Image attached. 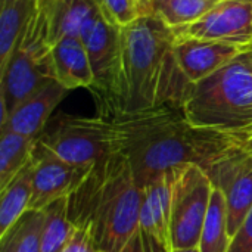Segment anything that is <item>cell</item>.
I'll use <instances>...</instances> for the list:
<instances>
[{"label": "cell", "instance_id": "cell-17", "mask_svg": "<svg viewBox=\"0 0 252 252\" xmlns=\"http://www.w3.org/2000/svg\"><path fill=\"white\" fill-rule=\"evenodd\" d=\"M37 0H15L0 10V72L6 68L10 56L21 40Z\"/></svg>", "mask_w": 252, "mask_h": 252}, {"label": "cell", "instance_id": "cell-14", "mask_svg": "<svg viewBox=\"0 0 252 252\" xmlns=\"http://www.w3.org/2000/svg\"><path fill=\"white\" fill-rule=\"evenodd\" d=\"M50 65L53 80L66 90L89 89L94 83V74L80 37H65L50 49Z\"/></svg>", "mask_w": 252, "mask_h": 252}, {"label": "cell", "instance_id": "cell-29", "mask_svg": "<svg viewBox=\"0 0 252 252\" xmlns=\"http://www.w3.org/2000/svg\"><path fill=\"white\" fill-rule=\"evenodd\" d=\"M1 1V6H6V4H9V3H13L15 0H0Z\"/></svg>", "mask_w": 252, "mask_h": 252}, {"label": "cell", "instance_id": "cell-19", "mask_svg": "<svg viewBox=\"0 0 252 252\" xmlns=\"http://www.w3.org/2000/svg\"><path fill=\"white\" fill-rule=\"evenodd\" d=\"M220 0H152L145 13H152L173 30L183 28L202 18Z\"/></svg>", "mask_w": 252, "mask_h": 252}, {"label": "cell", "instance_id": "cell-5", "mask_svg": "<svg viewBox=\"0 0 252 252\" xmlns=\"http://www.w3.org/2000/svg\"><path fill=\"white\" fill-rule=\"evenodd\" d=\"M50 43L41 9L35 4L27 28L18 41L9 63L0 72V123L22 102L53 80Z\"/></svg>", "mask_w": 252, "mask_h": 252}, {"label": "cell", "instance_id": "cell-28", "mask_svg": "<svg viewBox=\"0 0 252 252\" xmlns=\"http://www.w3.org/2000/svg\"><path fill=\"white\" fill-rule=\"evenodd\" d=\"M0 252H12V251H10L6 245H1V244H0Z\"/></svg>", "mask_w": 252, "mask_h": 252}, {"label": "cell", "instance_id": "cell-8", "mask_svg": "<svg viewBox=\"0 0 252 252\" xmlns=\"http://www.w3.org/2000/svg\"><path fill=\"white\" fill-rule=\"evenodd\" d=\"M214 186L226 199L230 238L252 210V152L238 145L217 158L207 170Z\"/></svg>", "mask_w": 252, "mask_h": 252}, {"label": "cell", "instance_id": "cell-13", "mask_svg": "<svg viewBox=\"0 0 252 252\" xmlns=\"http://www.w3.org/2000/svg\"><path fill=\"white\" fill-rule=\"evenodd\" d=\"M68 92L69 90H66L56 80L49 81L38 92L22 102L3 123H0V130L38 139L47 127L53 111L63 100Z\"/></svg>", "mask_w": 252, "mask_h": 252}, {"label": "cell", "instance_id": "cell-31", "mask_svg": "<svg viewBox=\"0 0 252 252\" xmlns=\"http://www.w3.org/2000/svg\"><path fill=\"white\" fill-rule=\"evenodd\" d=\"M248 151H251V152H252V149H248Z\"/></svg>", "mask_w": 252, "mask_h": 252}, {"label": "cell", "instance_id": "cell-2", "mask_svg": "<svg viewBox=\"0 0 252 252\" xmlns=\"http://www.w3.org/2000/svg\"><path fill=\"white\" fill-rule=\"evenodd\" d=\"M111 120L117 126L118 154L140 189L186 164L207 170L227 151L242 145L226 134L192 126L182 106H161Z\"/></svg>", "mask_w": 252, "mask_h": 252}, {"label": "cell", "instance_id": "cell-7", "mask_svg": "<svg viewBox=\"0 0 252 252\" xmlns=\"http://www.w3.org/2000/svg\"><path fill=\"white\" fill-rule=\"evenodd\" d=\"M214 186L196 164L171 170V248H198Z\"/></svg>", "mask_w": 252, "mask_h": 252}, {"label": "cell", "instance_id": "cell-21", "mask_svg": "<svg viewBox=\"0 0 252 252\" xmlns=\"http://www.w3.org/2000/svg\"><path fill=\"white\" fill-rule=\"evenodd\" d=\"M230 241L226 199L220 190L214 189L198 250L199 252H227Z\"/></svg>", "mask_w": 252, "mask_h": 252}, {"label": "cell", "instance_id": "cell-10", "mask_svg": "<svg viewBox=\"0 0 252 252\" xmlns=\"http://www.w3.org/2000/svg\"><path fill=\"white\" fill-rule=\"evenodd\" d=\"M176 37L252 46V0H220L202 18L174 30Z\"/></svg>", "mask_w": 252, "mask_h": 252}, {"label": "cell", "instance_id": "cell-23", "mask_svg": "<svg viewBox=\"0 0 252 252\" xmlns=\"http://www.w3.org/2000/svg\"><path fill=\"white\" fill-rule=\"evenodd\" d=\"M103 18L117 28L126 27L143 13L140 0H94Z\"/></svg>", "mask_w": 252, "mask_h": 252}, {"label": "cell", "instance_id": "cell-27", "mask_svg": "<svg viewBox=\"0 0 252 252\" xmlns=\"http://www.w3.org/2000/svg\"><path fill=\"white\" fill-rule=\"evenodd\" d=\"M173 252H199V250L198 248H189V250H176Z\"/></svg>", "mask_w": 252, "mask_h": 252}, {"label": "cell", "instance_id": "cell-1", "mask_svg": "<svg viewBox=\"0 0 252 252\" xmlns=\"http://www.w3.org/2000/svg\"><path fill=\"white\" fill-rule=\"evenodd\" d=\"M176 32L152 13L120 28V47L99 115L115 118L161 106H183L190 86L176 58Z\"/></svg>", "mask_w": 252, "mask_h": 252}, {"label": "cell", "instance_id": "cell-20", "mask_svg": "<svg viewBox=\"0 0 252 252\" xmlns=\"http://www.w3.org/2000/svg\"><path fill=\"white\" fill-rule=\"evenodd\" d=\"M41 252H62L74 236L77 226L68 214V198L58 199L44 210Z\"/></svg>", "mask_w": 252, "mask_h": 252}, {"label": "cell", "instance_id": "cell-24", "mask_svg": "<svg viewBox=\"0 0 252 252\" xmlns=\"http://www.w3.org/2000/svg\"><path fill=\"white\" fill-rule=\"evenodd\" d=\"M62 252H99L93 239L92 230L87 226H78L71 241Z\"/></svg>", "mask_w": 252, "mask_h": 252}, {"label": "cell", "instance_id": "cell-9", "mask_svg": "<svg viewBox=\"0 0 252 252\" xmlns=\"http://www.w3.org/2000/svg\"><path fill=\"white\" fill-rule=\"evenodd\" d=\"M32 165V196L30 210H44L52 202L68 198L84 182L93 167L71 165L47 148L38 139L31 155Z\"/></svg>", "mask_w": 252, "mask_h": 252}, {"label": "cell", "instance_id": "cell-22", "mask_svg": "<svg viewBox=\"0 0 252 252\" xmlns=\"http://www.w3.org/2000/svg\"><path fill=\"white\" fill-rule=\"evenodd\" d=\"M44 213L43 210H28L15 226L0 238V244L12 252H41Z\"/></svg>", "mask_w": 252, "mask_h": 252}, {"label": "cell", "instance_id": "cell-26", "mask_svg": "<svg viewBox=\"0 0 252 252\" xmlns=\"http://www.w3.org/2000/svg\"><path fill=\"white\" fill-rule=\"evenodd\" d=\"M120 252H148V250H146V244H145V239H143L140 230H137V232L130 238V241L123 247V250Z\"/></svg>", "mask_w": 252, "mask_h": 252}, {"label": "cell", "instance_id": "cell-25", "mask_svg": "<svg viewBox=\"0 0 252 252\" xmlns=\"http://www.w3.org/2000/svg\"><path fill=\"white\" fill-rule=\"evenodd\" d=\"M227 252H252V210L238 232L232 236Z\"/></svg>", "mask_w": 252, "mask_h": 252}, {"label": "cell", "instance_id": "cell-4", "mask_svg": "<svg viewBox=\"0 0 252 252\" xmlns=\"http://www.w3.org/2000/svg\"><path fill=\"white\" fill-rule=\"evenodd\" d=\"M182 108L198 128L226 134L244 146L252 140V47L190 84Z\"/></svg>", "mask_w": 252, "mask_h": 252}, {"label": "cell", "instance_id": "cell-3", "mask_svg": "<svg viewBox=\"0 0 252 252\" xmlns=\"http://www.w3.org/2000/svg\"><path fill=\"white\" fill-rule=\"evenodd\" d=\"M142 199L127 161L115 154L94 164L68 196V214L77 227L92 230L97 251L120 252L139 230Z\"/></svg>", "mask_w": 252, "mask_h": 252}, {"label": "cell", "instance_id": "cell-30", "mask_svg": "<svg viewBox=\"0 0 252 252\" xmlns=\"http://www.w3.org/2000/svg\"><path fill=\"white\" fill-rule=\"evenodd\" d=\"M245 148H247V149H252V140H250V142L245 145Z\"/></svg>", "mask_w": 252, "mask_h": 252}, {"label": "cell", "instance_id": "cell-11", "mask_svg": "<svg viewBox=\"0 0 252 252\" xmlns=\"http://www.w3.org/2000/svg\"><path fill=\"white\" fill-rule=\"evenodd\" d=\"M78 37L86 47L94 74L90 90L94 97H99L106 90L114 72L120 47V28L109 24L97 9L83 24Z\"/></svg>", "mask_w": 252, "mask_h": 252}, {"label": "cell", "instance_id": "cell-18", "mask_svg": "<svg viewBox=\"0 0 252 252\" xmlns=\"http://www.w3.org/2000/svg\"><path fill=\"white\" fill-rule=\"evenodd\" d=\"M35 142L34 137L0 130V190L28 165Z\"/></svg>", "mask_w": 252, "mask_h": 252}, {"label": "cell", "instance_id": "cell-6", "mask_svg": "<svg viewBox=\"0 0 252 252\" xmlns=\"http://www.w3.org/2000/svg\"><path fill=\"white\" fill-rule=\"evenodd\" d=\"M38 142L62 161L77 167H93L118 154L117 126L114 120L100 115L61 114L47 124Z\"/></svg>", "mask_w": 252, "mask_h": 252}, {"label": "cell", "instance_id": "cell-12", "mask_svg": "<svg viewBox=\"0 0 252 252\" xmlns=\"http://www.w3.org/2000/svg\"><path fill=\"white\" fill-rule=\"evenodd\" d=\"M174 49L180 69L188 81L195 84L232 62L250 47L226 41L176 37Z\"/></svg>", "mask_w": 252, "mask_h": 252}, {"label": "cell", "instance_id": "cell-16", "mask_svg": "<svg viewBox=\"0 0 252 252\" xmlns=\"http://www.w3.org/2000/svg\"><path fill=\"white\" fill-rule=\"evenodd\" d=\"M32 196V165H28L0 190V238L30 210Z\"/></svg>", "mask_w": 252, "mask_h": 252}, {"label": "cell", "instance_id": "cell-15", "mask_svg": "<svg viewBox=\"0 0 252 252\" xmlns=\"http://www.w3.org/2000/svg\"><path fill=\"white\" fill-rule=\"evenodd\" d=\"M50 46L65 37H78L83 24L97 10L94 0H37Z\"/></svg>", "mask_w": 252, "mask_h": 252}]
</instances>
